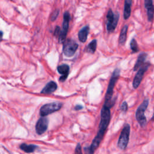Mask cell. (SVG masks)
I'll use <instances>...</instances> for the list:
<instances>
[{
    "label": "cell",
    "instance_id": "obj_17",
    "mask_svg": "<svg viewBox=\"0 0 154 154\" xmlns=\"http://www.w3.org/2000/svg\"><path fill=\"white\" fill-rule=\"evenodd\" d=\"M128 25H125L123 28H122V30L120 33L119 38V43L121 45H123L126 40L127 37V32H128Z\"/></svg>",
    "mask_w": 154,
    "mask_h": 154
},
{
    "label": "cell",
    "instance_id": "obj_2",
    "mask_svg": "<svg viewBox=\"0 0 154 154\" xmlns=\"http://www.w3.org/2000/svg\"><path fill=\"white\" fill-rule=\"evenodd\" d=\"M120 70L119 68H117L114 69L113 71L110 80L109 82L106 90V92L105 94V102L104 104L109 106L111 108L115 103L116 102V98L112 99V95H113V91H114V88L115 87V85L118 81L119 77H120Z\"/></svg>",
    "mask_w": 154,
    "mask_h": 154
},
{
    "label": "cell",
    "instance_id": "obj_1",
    "mask_svg": "<svg viewBox=\"0 0 154 154\" xmlns=\"http://www.w3.org/2000/svg\"><path fill=\"white\" fill-rule=\"evenodd\" d=\"M110 108L109 106L103 104L100 111V121L99 125V130L91 145L84 148L85 154H94V151L97 149L102 141L110 122Z\"/></svg>",
    "mask_w": 154,
    "mask_h": 154
},
{
    "label": "cell",
    "instance_id": "obj_23",
    "mask_svg": "<svg viewBox=\"0 0 154 154\" xmlns=\"http://www.w3.org/2000/svg\"><path fill=\"white\" fill-rule=\"evenodd\" d=\"M58 13H59V11H58V10H55V11L53 12V13L52 14V15H51V20H55V19L57 18V17L58 15Z\"/></svg>",
    "mask_w": 154,
    "mask_h": 154
},
{
    "label": "cell",
    "instance_id": "obj_3",
    "mask_svg": "<svg viewBox=\"0 0 154 154\" xmlns=\"http://www.w3.org/2000/svg\"><path fill=\"white\" fill-rule=\"evenodd\" d=\"M149 99H144L143 102L138 106L135 112V118L138 124L141 128H144L147 123L146 117L144 115L145 111L149 105Z\"/></svg>",
    "mask_w": 154,
    "mask_h": 154
},
{
    "label": "cell",
    "instance_id": "obj_18",
    "mask_svg": "<svg viewBox=\"0 0 154 154\" xmlns=\"http://www.w3.org/2000/svg\"><path fill=\"white\" fill-rule=\"evenodd\" d=\"M37 148V146L34 144H26L25 143H23L20 146V149L26 153L33 152Z\"/></svg>",
    "mask_w": 154,
    "mask_h": 154
},
{
    "label": "cell",
    "instance_id": "obj_14",
    "mask_svg": "<svg viewBox=\"0 0 154 154\" xmlns=\"http://www.w3.org/2000/svg\"><path fill=\"white\" fill-rule=\"evenodd\" d=\"M57 88V84L54 81L49 82L41 91L42 94H50L54 92Z\"/></svg>",
    "mask_w": 154,
    "mask_h": 154
},
{
    "label": "cell",
    "instance_id": "obj_10",
    "mask_svg": "<svg viewBox=\"0 0 154 154\" xmlns=\"http://www.w3.org/2000/svg\"><path fill=\"white\" fill-rule=\"evenodd\" d=\"M48 119L45 117H41L37 121L35 125V131L38 135L43 134L48 129Z\"/></svg>",
    "mask_w": 154,
    "mask_h": 154
},
{
    "label": "cell",
    "instance_id": "obj_20",
    "mask_svg": "<svg viewBox=\"0 0 154 154\" xmlns=\"http://www.w3.org/2000/svg\"><path fill=\"white\" fill-rule=\"evenodd\" d=\"M130 48L133 53H135L139 51V48L137 45V42L134 38H132L130 42Z\"/></svg>",
    "mask_w": 154,
    "mask_h": 154
},
{
    "label": "cell",
    "instance_id": "obj_22",
    "mask_svg": "<svg viewBox=\"0 0 154 154\" xmlns=\"http://www.w3.org/2000/svg\"><path fill=\"white\" fill-rule=\"evenodd\" d=\"M75 154H82L81 146L79 143H78L76 146L75 150Z\"/></svg>",
    "mask_w": 154,
    "mask_h": 154
},
{
    "label": "cell",
    "instance_id": "obj_12",
    "mask_svg": "<svg viewBox=\"0 0 154 154\" xmlns=\"http://www.w3.org/2000/svg\"><path fill=\"white\" fill-rule=\"evenodd\" d=\"M69 66L67 64H61L57 67V70L60 74L61 75L59 80L61 82L64 81L69 73Z\"/></svg>",
    "mask_w": 154,
    "mask_h": 154
},
{
    "label": "cell",
    "instance_id": "obj_7",
    "mask_svg": "<svg viewBox=\"0 0 154 154\" xmlns=\"http://www.w3.org/2000/svg\"><path fill=\"white\" fill-rule=\"evenodd\" d=\"M78 45L73 40L69 38L65 40L63 45V53L65 56L70 57L73 56L76 51Z\"/></svg>",
    "mask_w": 154,
    "mask_h": 154
},
{
    "label": "cell",
    "instance_id": "obj_5",
    "mask_svg": "<svg viewBox=\"0 0 154 154\" xmlns=\"http://www.w3.org/2000/svg\"><path fill=\"white\" fill-rule=\"evenodd\" d=\"M130 130V125L128 123H126L121 131L117 143V146L121 150H124L127 147L129 140Z\"/></svg>",
    "mask_w": 154,
    "mask_h": 154
},
{
    "label": "cell",
    "instance_id": "obj_6",
    "mask_svg": "<svg viewBox=\"0 0 154 154\" xmlns=\"http://www.w3.org/2000/svg\"><path fill=\"white\" fill-rule=\"evenodd\" d=\"M62 106V103L59 102H52L43 105L40 109V115L45 117L50 114L58 111Z\"/></svg>",
    "mask_w": 154,
    "mask_h": 154
},
{
    "label": "cell",
    "instance_id": "obj_16",
    "mask_svg": "<svg viewBox=\"0 0 154 154\" xmlns=\"http://www.w3.org/2000/svg\"><path fill=\"white\" fill-rule=\"evenodd\" d=\"M131 0H125L124 3V10H123V17L124 19L127 20L131 16V7H132Z\"/></svg>",
    "mask_w": 154,
    "mask_h": 154
},
{
    "label": "cell",
    "instance_id": "obj_15",
    "mask_svg": "<svg viewBox=\"0 0 154 154\" xmlns=\"http://www.w3.org/2000/svg\"><path fill=\"white\" fill-rule=\"evenodd\" d=\"M90 28L88 25H86L82 28L78 32V38L82 43H85L87 39Z\"/></svg>",
    "mask_w": 154,
    "mask_h": 154
},
{
    "label": "cell",
    "instance_id": "obj_19",
    "mask_svg": "<svg viewBox=\"0 0 154 154\" xmlns=\"http://www.w3.org/2000/svg\"><path fill=\"white\" fill-rule=\"evenodd\" d=\"M96 47L97 40L96 39H94L91 42H90L89 44L87 45L85 49V51L90 54H94L96 50Z\"/></svg>",
    "mask_w": 154,
    "mask_h": 154
},
{
    "label": "cell",
    "instance_id": "obj_21",
    "mask_svg": "<svg viewBox=\"0 0 154 154\" xmlns=\"http://www.w3.org/2000/svg\"><path fill=\"white\" fill-rule=\"evenodd\" d=\"M128 105L127 102L126 101L123 102V103L120 106V110L123 112H126L128 110Z\"/></svg>",
    "mask_w": 154,
    "mask_h": 154
},
{
    "label": "cell",
    "instance_id": "obj_24",
    "mask_svg": "<svg viewBox=\"0 0 154 154\" xmlns=\"http://www.w3.org/2000/svg\"><path fill=\"white\" fill-rule=\"evenodd\" d=\"M82 108H83V106L82 105H77L75 107V109L76 110H80V109H81Z\"/></svg>",
    "mask_w": 154,
    "mask_h": 154
},
{
    "label": "cell",
    "instance_id": "obj_13",
    "mask_svg": "<svg viewBox=\"0 0 154 154\" xmlns=\"http://www.w3.org/2000/svg\"><path fill=\"white\" fill-rule=\"evenodd\" d=\"M147 57V54L145 52H141L138 55L137 61L134 66V69H133L134 71H137L144 64V63Z\"/></svg>",
    "mask_w": 154,
    "mask_h": 154
},
{
    "label": "cell",
    "instance_id": "obj_11",
    "mask_svg": "<svg viewBox=\"0 0 154 154\" xmlns=\"http://www.w3.org/2000/svg\"><path fill=\"white\" fill-rule=\"evenodd\" d=\"M144 7L147 10V19L149 22H152L154 17V7L152 0H145Z\"/></svg>",
    "mask_w": 154,
    "mask_h": 154
},
{
    "label": "cell",
    "instance_id": "obj_4",
    "mask_svg": "<svg viewBox=\"0 0 154 154\" xmlns=\"http://www.w3.org/2000/svg\"><path fill=\"white\" fill-rule=\"evenodd\" d=\"M119 13L117 11L113 12L110 8L109 9L106 14V28L108 33L113 32L117 27V23L119 19Z\"/></svg>",
    "mask_w": 154,
    "mask_h": 154
},
{
    "label": "cell",
    "instance_id": "obj_26",
    "mask_svg": "<svg viewBox=\"0 0 154 154\" xmlns=\"http://www.w3.org/2000/svg\"><path fill=\"white\" fill-rule=\"evenodd\" d=\"M151 120H152V121H154V111H153V116H152V117Z\"/></svg>",
    "mask_w": 154,
    "mask_h": 154
},
{
    "label": "cell",
    "instance_id": "obj_8",
    "mask_svg": "<svg viewBox=\"0 0 154 154\" xmlns=\"http://www.w3.org/2000/svg\"><path fill=\"white\" fill-rule=\"evenodd\" d=\"M150 66V63L149 62H146L138 69V70L137 72V73L134 78V80H133L132 85H133L134 88L135 89L138 87V86L140 85V84L143 79V75H144V73L148 70Z\"/></svg>",
    "mask_w": 154,
    "mask_h": 154
},
{
    "label": "cell",
    "instance_id": "obj_9",
    "mask_svg": "<svg viewBox=\"0 0 154 154\" xmlns=\"http://www.w3.org/2000/svg\"><path fill=\"white\" fill-rule=\"evenodd\" d=\"M70 21V14L68 11L64 13L63 15V22L62 29L60 31L59 33V41L61 43H64L66 40V37L69 28V23Z\"/></svg>",
    "mask_w": 154,
    "mask_h": 154
},
{
    "label": "cell",
    "instance_id": "obj_25",
    "mask_svg": "<svg viewBox=\"0 0 154 154\" xmlns=\"http://www.w3.org/2000/svg\"><path fill=\"white\" fill-rule=\"evenodd\" d=\"M2 36H3V32L1 31H0V42L2 40Z\"/></svg>",
    "mask_w": 154,
    "mask_h": 154
}]
</instances>
